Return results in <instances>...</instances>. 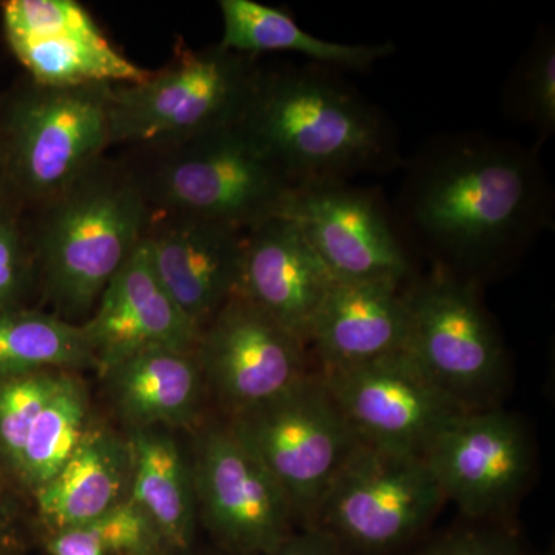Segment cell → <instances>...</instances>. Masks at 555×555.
<instances>
[{
    "label": "cell",
    "mask_w": 555,
    "mask_h": 555,
    "mask_svg": "<svg viewBox=\"0 0 555 555\" xmlns=\"http://www.w3.org/2000/svg\"><path fill=\"white\" fill-rule=\"evenodd\" d=\"M398 210L438 269L483 272L550 228L553 201L535 153L516 142L459 134L430 142L400 190Z\"/></svg>",
    "instance_id": "1"
},
{
    "label": "cell",
    "mask_w": 555,
    "mask_h": 555,
    "mask_svg": "<svg viewBox=\"0 0 555 555\" xmlns=\"http://www.w3.org/2000/svg\"><path fill=\"white\" fill-rule=\"evenodd\" d=\"M241 124L295 188L387 169L397 155L378 109L320 69L258 72Z\"/></svg>",
    "instance_id": "2"
},
{
    "label": "cell",
    "mask_w": 555,
    "mask_h": 555,
    "mask_svg": "<svg viewBox=\"0 0 555 555\" xmlns=\"http://www.w3.org/2000/svg\"><path fill=\"white\" fill-rule=\"evenodd\" d=\"M36 259L56 317L83 324L144 240L153 210L134 177L102 160L50 199Z\"/></svg>",
    "instance_id": "3"
},
{
    "label": "cell",
    "mask_w": 555,
    "mask_h": 555,
    "mask_svg": "<svg viewBox=\"0 0 555 555\" xmlns=\"http://www.w3.org/2000/svg\"><path fill=\"white\" fill-rule=\"evenodd\" d=\"M155 147V170L134 179L159 214L248 232L281 217L297 189L241 122Z\"/></svg>",
    "instance_id": "4"
},
{
    "label": "cell",
    "mask_w": 555,
    "mask_h": 555,
    "mask_svg": "<svg viewBox=\"0 0 555 555\" xmlns=\"http://www.w3.org/2000/svg\"><path fill=\"white\" fill-rule=\"evenodd\" d=\"M247 54L185 50L147 79L112 87V144L163 145L241 122L257 82Z\"/></svg>",
    "instance_id": "5"
},
{
    "label": "cell",
    "mask_w": 555,
    "mask_h": 555,
    "mask_svg": "<svg viewBox=\"0 0 555 555\" xmlns=\"http://www.w3.org/2000/svg\"><path fill=\"white\" fill-rule=\"evenodd\" d=\"M422 456L358 441L306 528L332 537L352 555H386L406 545L443 505Z\"/></svg>",
    "instance_id": "6"
},
{
    "label": "cell",
    "mask_w": 555,
    "mask_h": 555,
    "mask_svg": "<svg viewBox=\"0 0 555 555\" xmlns=\"http://www.w3.org/2000/svg\"><path fill=\"white\" fill-rule=\"evenodd\" d=\"M228 426L306 526L360 441L323 379L313 375L261 406L230 415Z\"/></svg>",
    "instance_id": "7"
},
{
    "label": "cell",
    "mask_w": 555,
    "mask_h": 555,
    "mask_svg": "<svg viewBox=\"0 0 555 555\" xmlns=\"http://www.w3.org/2000/svg\"><path fill=\"white\" fill-rule=\"evenodd\" d=\"M113 86L31 89L7 122V170L25 195L49 203L101 160L109 141Z\"/></svg>",
    "instance_id": "8"
},
{
    "label": "cell",
    "mask_w": 555,
    "mask_h": 555,
    "mask_svg": "<svg viewBox=\"0 0 555 555\" xmlns=\"http://www.w3.org/2000/svg\"><path fill=\"white\" fill-rule=\"evenodd\" d=\"M406 299L409 328L404 352L459 403L476 411L499 389L505 350L476 288L438 269L416 283Z\"/></svg>",
    "instance_id": "9"
},
{
    "label": "cell",
    "mask_w": 555,
    "mask_h": 555,
    "mask_svg": "<svg viewBox=\"0 0 555 555\" xmlns=\"http://www.w3.org/2000/svg\"><path fill=\"white\" fill-rule=\"evenodd\" d=\"M358 440L398 454L425 455L430 441L467 409L404 350L320 375Z\"/></svg>",
    "instance_id": "10"
},
{
    "label": "cell",
    "mask_w": 555,
    "mask_h": 555,
    "mask_svg": "<svg viewBox=\"0 0 555 555\" xmlns=\"http://www.w3.org/2000/svg\"><path fill=\"white\" fill-rule=\"evenodd\" d=\"M198 516L232 555H269L292 534L294 509L228 425L201 429L192 460Z\"/></svg>",
    "instance_id": "11"
},
{
    "label": "cell",
    "mask_w": 555,
    "mask_h": 555,
    "mask_svg": "<svg viewBox=\"0 0 555 555\" xmlns=\"http://www.w3.org/2000/svg\"><path fill=\"white\" fill-rule=\"evenodd\" d=\"M305 347L236 294L201 331L195 353L204 383L235 415L283 396L308 377Z\"/></svg>",
    "instance_id": "12"
},
{
    "label": "cell",
    "mask_w": 555,
    "mask_h": 555,
    "mask_svg": "<svg viewBox=\"0 0 555 555\" xmlns=\"http://www.w3.org/2000/svg\"><path fill=\"white\" fill-rule=\"evenodd\" d=\"M423 460L444 500L480 520L505 509L531 469V444L516 416L476 409L449 422Z\"/></svg>",
    "instance_id": "13"
},
{
    "label": "cell",
    "mask_w": 555,
    "mask_h": 555,
    "mask_svg": "<svg viewBox=\"0 0 555 555\" xmlns=\"http://www.w3.org/2000/svg\"><path fill=\"white\" fill-rule=\"evenodd\" d=\"M283 217L294 219L335 281H383L401 286L411 261L378 201L346 184L295 189Z\"/></svg>",
    "instance_id": "14"
},
{
    "label": "cell",
    "mask_w": 555,
    "mask_h": 555,
    "mask_svg": "<svg viewBox=\"0 0 555 555\" xmlns=\"http://www.w3.org/2000/svg\"><path fill=\"white\" fill-rule=\"evenodd\" d=\"M2 11L11 50L33 83L129 86L150 75L122 56L75 0H9Z\"/></svg>",
    "instance_id": "15"
},
{
    "label": "cell",
    "mask_w": 555,
    "mask_h": 555,
    "mask_svg": "<svg viewBox=\"0 0 555 555\" xmlns=\"http://www.w3.org/2000/svg\"><path fill=\"white\" fill-rule=\"evenodd\" d=\"M246 233L204 219L152 215L144 241L153 269L199 331L240 292Z\"/></svg>",
    "instance_id": "16"
},
{
    "label": "cell",
    "mask_w": 555,
    "mask_h": 555,
    "mask_svg": "<svg viewBox=\"0 0 555 555\" xmlns=\"http://www.w3.org/2000/svg\"><path fill=\"white\" fill-rule=\"evenodd\" d=\"M82 326L101 371L156 347L195 350L201 335L160 284L144 240Z\"/></svg>",
    "instance_id": "17"
},
{
    "label": "cell",
    "mask_w": 555,
    "mask_h": 555,
    "mask_svg": "<svg viewBox=\"0 0 555 555\" xmlns=\"http://www.w3.org/2000/svg\"><path fill=\"white\" fill-rule=\"evenodd\" d=\"M334 278L294 219H268L246 233L238 294L308 345Z\"/></svg>",
    "instance_id": "18"
},
{
    "label": "cell",
    "mask_w": 555,
    "mask_h": 555,
    "mask_svg": "<svg viewBox=\"0 0 555 555\" xmlns=\"http://www.w3.org/2000/svg\"><path fill=\"white\" fill-rule=\"evenodd\" d=\"M409 315L401 286L383 281H335L321 302L308 343L324 371L367 363L401 352Z\"/></svg>",
    "instance_id": "19"
},
{
    "label": "cell",
    "mask_w": 555,
    "mask_h": 555,
    "mask_svg": "<svg viewBox=\"0 0 555 555\" xmlns=\"http://www.w3.org/2000/svg\"><path fill=\"white\" fill-rule=\"evenodd\" d=\"M109 401L129 429L195 425L204 377L195 350H142L102 371Z\"/></svg>",
    "instance_id": "20"
},
{
    "label": "cell",
    "mask_w": 555,
    "mask_h": 555,
    "mask_svg": "<svg viewBox=\"0 0 555 555\" xmlns=\"http://www.w3.org/2000/svg\"><path fill=\"white\" fill-rule=\"evenodd\" d=\"M130 481L129 440L91 425L56 476L33 496L47 531L57 532L89 524L126 502Z\"/></svg>",
    "instance_id": "21"
},
{
    "label": "cell",
    "mask_w": 555,
    "mask_h": 555,
    "mask_svg": "<svg viewBox=\"0 0 555 555\" xmlns=\"http://www.w3.org/2000/svg\"><path fill=\"white\" fill-rule=\"evenodd\" d=\"M129 500L152 520L169 551H185L195 539L198 505L192 465L171 430L130 429Z\"/></svg>",
    "instance_id": "22"
},
{
    "label": "cell",
    "mask_w": 555,
    "mask_h": 555,
    "mask_svg": "<svg viewBox=\"0 0 555 555\" xmlns=\"http://www.w3.org/2000/svg\"><path fill=\"white\" fill-rule=\"evenodd\" d=\"M219 10L224 24L219 47L247 56L294 51L326 67L366 69L393 53L390 42L352 46L317 38L302 30L287 11L254 0H221Z\"/></svg>",
    "instance_id": "23"
},
{
    "label": "cell",
    "mask_w": 555,
    "mask_h": 555,
    "mask_svg": "<svg viewBox=\"0 0 555 555\" xmlns=\"http://www.w3.org/2000/svg\"><path fill=\"white\" fill-rule=\"evenodd\" d=\"M98 367L82 324L14 308L0 312V378Z\"/></svg>",
    "instance_id": "24"
},
{
    "label": "cell",
    "mask_w": 555,
    "mask_h": 555,
    "mask_svg": "<svg viewBox=\"0 0 555 555\" xmlns=\"http://www.w3.org/2000/svg\"><path fill=\"white\" fill-rule=\"evenodd\" d=\"M90 427L89 393L76 375L67 372L40 412L13 483L35 495L56 476Z\"/></svg>",
    "instance_id": "25"
},
{
    "label": "cell",
    "mask_w": 555,
    "mask_h": 555,
    "mask_svg": "<svg viewBox=\"0 0 555 555\" xmlns=\"http://www.w3.org/2000/svg\"><path fill=\"white\" fill-rule=\"evenodd\" d=\"M49 555H167L156 526L131 500L76 528L49 532Z\"/></svg>",
    "instance_id": "26"
},
{
    "label": "cell",
    "mask_w": 555,
    "mask_h": 555,
    "mask_svg": "<svg viewBox=\"0 0 555 555\" xmlns=\"http://www.w3.org/2000/svg\"><path fill=\"white\" fill-rule=\"evenodd\" d=\"M69 371L0 378V469L13 481L40 412Z\"/></svg>",
    "instance_id": "27"
},
{
    "label": "cell",
    "mask_w": 555,
    "mask_h": 555,
    "mask_svg": "<svg viewBox=\"0 0 555 555\" xmlns=\"http://www.w3.org/2000/svg\"><path fill=\"white\" fill-rule=\"evenodd\" d=\"M514 113L543 137L555 130V42L545 31L532 43L513 87Z\"/></svg>",
    "instance_id": "28"
},
{
    "label": "cell",
    "mask_w": 555,
    "mask_h": 555,
    "mask_svg": "<svg viewBox=\"0 0 555 555\" xmlns=\"http://www.w3.org/2000/svg\"><path fill=\"white\" fill-rule=\"evenodd\" d=\"M33 275V257L16 221L0 210V312L21 308Z\"/></svg>",
    "instance_id": "29"
},
{
    "label": "cell",
    "mask_w": 555,
    "mask_h": 555,
    "mask_svg": "<svg viewBox=\"0 0 555 555\" xmlns=\"http://www.w3.org/2000/svg\"><path fill=\"white\" fill-rule=\"evenodd\" d=\"M412 555H529L513 532L469 529L429 543Z\"/></svg>",
    "instance_id": "30"
},
{
    "label": "cell",
    "mask_w": 555,
    "mask_h": 555,
    "mask_svg": "<svg viewBox=\"0 0 555 555\" xmlns=\"http://www.w3.org/2000/svg\"><path fill=\"white\" fill-rule=\"evenodd\" d=\"M269 555H352L345 547L335 542L332 537L313 528H305V531L292 532L281 542L273 553Z\"/></svg>",
    "instance_id": "31"
},
{
    "label": "cell",
    "mask_w": 555,
    "mask_h": 555,
    "mask_svg": "<svg viewBox=\"0 0 555 555\" xmlns=\"http://www.w3.org/2000/svg\"><path fill=\"white\" fill-rule=\"evenodd\" d=\"M9 481H11L10 478L0 469V539L9 531L14 518V503L7 488Z\"/></svg>",
    "instance_id": "32"
},
{
    "label": "cell",
    "mask_w": 555,
    "mask_h": 555,
    "mask_svg": "<svg viewBox=\"0 0 555 555\" xmlns=\"http://www.w3.org/2000/svg\"><path fill=\"white\" fill-rule=\"evenodd\" d=\"M5 158H3V150L0 149V188H2L3 173H5Z\"/></svg>",
    "instance_id": "33"
},
{
    "label": "cell",
    "mask_w": 555,
    "mask_h": 555,
    "mask_svg": "<svg viewBox=\"0 0 555 555\" xmlns=\"http://www.w3.org/2000/svg\"><path fill=\"white\" fill-rule=\"evenodd\" d=\"M229 555H232V554H229Z\"/></svg>",
    "instance_id": "34"
}]
</instances>
